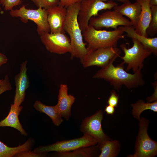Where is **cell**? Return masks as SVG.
Listing matches in <instances>:
<instances>
[{
    "label": "cell",
    "mask_w": 157,
    "mask_h": 157,
    "mask_svg": "<svg viewBox=\"0 0 157 157\" xmlns=\"http://www.w3.org/2000/svg\"><path fill=\"white\" fill-rule=\"evenodd\" d=\"M115 59L110 60L105 67L98 71L93 78L103 79L110 83L114 88L119 90L122 85L128 88H135L144 83L141 71L134 74L128 73L121 64L115 66L113 62Z\"/></svg>",
    "instance_id": "6da1fadb"
},
{
    "label": "cell",
    "mask_w": 157,
    "mask_h": 157,
    "mask_svg": "<svg viewBox=\"0 0 157 157\" xmlns=\"http://www.w3.org/2000/svg\"><path fill=\"white\" fill-rule=\"evenodd\" d=\"M80 2L67 8L64 30L69 35L71 46V58H79L81 61L87 53L86 43L83 41L82 31L78 20Z\"/></svg>",
    "instance_id": "7a4b0ae2"
},
{
    "label": "cell",
    "mask_w": 157,
    "mask_h": 157,
    "mask_svg": "<svg viewBox=\"0 0 157 157\" xmlns=\"http://www.w3.org/2000/svg\"><path fill=\"white\" fill-rule=\"evenodd\" d=\"M122 26L112 31L97 30L89 25L82 32V35L90 49L116 47L117 42L124 38Z\"/></svg>",
    "instance_id": "3957f363"
},
{
    "label": "cell",
    "mask_w": 157,
    "mask_h": 157,
    "mask_svg": "<svg viewBox=\"0 0 157 157\" xmlns=\"http://www.w3.org/2000/svg\"><path fill=\"white\" fill-rule=\"evenodd\" d=\"M132 39L133 45L131 47L128 49L125 44L120 45L124 55L123 57H120L123 60L121 64H127L126 71L132 69L134 73L141 71L144 65L143 62L144 59L152 53L137 39Z\"/></svg>",
    "instance_id": "277c9868"
},
{
    "label": "cell",
    "mask_w": 157,
    "mask_h": 157,
    "mask_svg": "<svg viewBox=\"0 0 157 157\" xmlns=\"http://www.w3.org/2000/svg\"><path fill=\"white\" fill-rule=\"evenodd\" d=\"M10 14L13 17H19L24 23H27L29 20L33 21L37 25V32L40 36L50 32L47 13L44 8H39L36 9H28L25 6L23 5L18 9L10 10Z\"/></svg>",
    "instance_id": "5b68a950"
},
{
    "label": "cell",
    "mask_w": 157,
    "mask_h": 157,
    "mask_svg": "<svg viewBox=\"0 0 157 157\" xmlns=\"http://www.w3.org/2000/svg\"><path fill=\"white\" fill-rule=\"evenodd\" d=\"M117 4L111 0L105 2L101 0H82L80 2L78 20L82 32L88 26L91 18L98 16L99 11L110 10Z\"/></svg>",
    "instance_id": "8992f818"
},
{
    "label": "cell",
    "mask_w": 157,
    "mask_h": 157,
    "mask_svg": "<svg viewBox=\"0 0 157 157\" xmlns=\"http://www.w3.org/2000/svg\"><path fill=\"white\" fill-rule=\"evenodd\" d=\"M139 128L134 153L128 157H152L157 153V142L151 139L147 133L149 120L144 118L139 119Z\"/></svg>",
    "instance_id": "52a82bcc"
},
{
    "label": "cell",
    "mask_w": 157,
    "mask_h": 157,
    "mask_svg": "<svg viewBox=\"0 0 157 157\" xmlns=\"http://www.w3.org/2000/svg\"><path fill=\"white\" fill-rule=\"evenodd\" d=\"M98 141L92 136L85 134L77 138L58 141L52 144L41 147L35 150V153L55 151L57 152L71 151L84 147L95 145Z\"/></svg>",
    "instance_id": "ba28073f"
},
{
    "label": "cell",
    "mask_w": 157,
    "mask_h": 157,
    "mask_svg": "<svg viewBox=\"0 0 157 157\" xmlns=\"http://www.w3.org/2000/svg\"><path fill=\"white\" fill-rule=\"evenodd\" d=\"M88 49L87 53L81 61L85 68L92 66L103 68L112 59L120 57L121 53L120 50L116 47Z\"/></svg>",
    "instance_id": "9c48e42d"
},
{
    "label": "cell",
    "mask_w": 157,
    "mask_h": 157,
    "mask_svg": "<svg viewBox=\"0 0 157 157\" xmlns=\"http://www.w3.org/2000/svg\"><path fill=\"white\" fill-rule=\"evenodd\" d=\"M89 25L97 30L110 28L116 29L120 26H133L129 20L114 10L107 11L96 17H92Z\"/></svg>",
    "instance_id": "30bf717a"
},
{
    "label": "cell",
    "mask_w": 157,
    "mask_h": 157,
    "mask_svg": "<svg viewBox=\"0 0 157 157\" xmlns=\"http://www.w3.org/2000/svg\"><path fill=\"white\" fill-rule=\"evenodd\" d=\"M40 37L41 42L49 52L58 54L71 52L70 40L65 33H49Z\"/></svg>",
    "instance_id": "8fae6325"
},
{
    "label": "cell",
    "mask_w": 157,
    "mask_h": 157,
    "mask_svg": "<svg viewBox=\"0 0 157 157\" xmlns=\"http://www.w3.org/2000/svg\"><path fill=\"white\" fill-rule=\"evenodd\" d=\"M103 117V112L101 110H99L92 116L85 119L81 125V130L84 134L94 137L98 143L109 139L101 127Z\"/></svg>",
    "instance_id": "7c38bea8"
},
{
    "label": "cell",
    "mask_w": 157,
    "mask_h": 157,
    "mask_svg": "<svg viewBox=\"0 0 157 157\" xmlns=\"http://www.w3.org/2000/svg\"><path fill=\"white\" fill-rule=\"evenodd\" d=\"M47 21L51 33H65L64 26L67 15V8L58 5L46 9Z\"/></svg>",
    "instance_id": "4fadbf2b"
},
{
    "label": "cell",
    "mask_w": 157,
    "mask_h": 157,
    "mask_svg": "<svg viewBox=\"0 0 157 157\" xmlns=\"http://www.w3.org/2000/svg\"><path fill=\"white\" fill-rule=\"evenodd\" d=\"M27 61L20 65V72L15 77L16 87L14 104L20 106L25 99V92L29 86V80L27 74Z\"/></svg>",
    "instance_id": "5bb4252c"
},
{
    "label": "cell",
    "mask_w": 157,
    "mask_h": 157,
    "mask_svg": "<svg viewBox=\"0 0 157 157\" xmlns=\"http://www.w3.org/2000/svg\"><path fill=\"white\" fill-rule=\"evenodd\" d=\"M58 101L56 105L62 117L68 120L71 115V108L74 102L75 98L68 94V87L65 84L60 86L58 97Z\"/></svg>",
    "instance_id": "9a60e30c"
},
{
    "label": "cell",
    "mask_w": 157,
    "mask_h": 157,
    "mask_svg": "<svg viewBox=\"0 0 157 157\" xmlns=\"http://www.w3.org/2000/svg\"><path fill=\"white\" fill-rule=\"evenodd\" d=\"M140 4L141 11L138 23L135 30L138 34L148 37L146 33L151 18L150 0H135Z\"/></svg>",
    "instance_id": "2e32d148"
},
{
    "label": "cell",
    "mask_w": 157,
    "mask_h": 157,
    "mask_svg": "<svg viewBox=\"0 0 157 157\" xmlns=\"http://www.w3.org/2000/svg\"><path fill=\"white\" fill-rule=\"evenodd\" d=\"M113 8L114 10L129 18L133 26L135 28L138 23L141 11L140 5L138 1L133 3L130 1L123 3Z\"/></svg>",
    "instance_id": "e0dca14e"
},
{
    "label": "cell",
    "mask_w": 157,
    "mask_h": 157,
    "mask_svg": "<svg viewBox=\"0 0 157 157\" xmlns=\"http://www.w3.org/2000/svg\"><path fill=\"white\" fill-rule=\"evenodd\" d=\"M22 109V107L14 104H11L9 112L7 116L0 122V127L9 126L14 128L24 135L27 134L23 129L18 118V115Z\"/></svg>",
    "instance_id": "ac0fdd59"
},
{
    "label": "cell",
    "mask_w": 157,
    "mask_h": 157,
    "mask_svg": "<svg viewBox=\"0 0 157 157\" xmlns=\"http://www.w3.org/2000/svg\"><path fill=\"white\" fill-rule=\"evenodd\" d=\"M127 37L135 38L139 41L145 47L149 49L156 56L157 55V37L149 38L137 33L133 26H122Z\"/></svg>",
    "instance_id": "d6986e66"
},
{
    "label": "cell",
    "mask_w": 157,
    "mask_h": 157,
    "mask_svg": "<svg viewBox=\"0 0 157 157\" xmlns=\"http://www.w3.org/2000/svg\"><path fill=\"white\" fill-rule=\"evenodd\" d=\"M33 107L37 110L48 115L55 126H59L63 122V119L56 105L53 106H47L37 100L35 102Z\"/></svg>",
    "instance_id": "ffe728a7"
},
{
    "label": "cell",
    "mask_w": 157,
    "mask_h": 157,
    "mask_svg": "<svg viewBox=\"0 0 157 157\" xmlns=\"http://www.w3.org/2000/svg\"><path fill=\"white\" fill-rule=\"evenodd\" d=\"M99 148L101 151L99 157H115L119 153L120 144L117 140H104L98 143Z\"/></svg>",
    "instance_id": "44dd1931"
},
{
    "label": "cell",
    "mask_w": 157,
    "mask_h": 157,
    "mask_svg": "<svg viewBox=\"0 0 157 157\" xmlns=\"http://www.w3.org/2000/svg\"><path fill=\"white\" fill-rule=\"evenodd\" d=\"M31 142L28 140L22 145L15 147H10L0 141V157H11L17 154L29 151Z\"/></svg>",
    "instance_id": "7402d4cb"
},
{
    "label": "cell",
    "mask_w": 157,
    "mask_h": 157,
    "mask_svg": "<svg viewBox=\"0 0 157 157\" xmlns=\"http://www.w3.org/2000/svg\"><path fill=\"white\" fill-rule=\"evenodd\" d=\"M98 145L82 147L75 150L66 152H57V156L60 157H91L95 155Z\"/></svg>",
    "instance_id": "603a6c76"
},
{
    "label": "cell",
    "mask_w": 157,
    "mask_h": 157,
    "mask_svg": "<svg viewBox=\"0 0 157 157\" xmlns=\"http://www.w3.org/2000/svg\"><path fill=\"white\" fill-rule=\"evenodd\" d=\"M132 114L134 117L139 120L141 113L144 110H150L157 112V101L152 103H145L142 100H139L137 102L132 104Z\"/></svg>",
    "instance_id": "cb8c5ba5"
},
{
    "label": "cell",
    "mask_w": 157,
    "mask_h": 157,
    "mask_svg": "<svg viewBox=\"0 0 157 157\" xmlns=\"http://www.w3.org/2000/svg\"><path fill=\"white\" fill-rule=\"evenodd\" d=\"M151 18L146 30L147 35L153 36L157 33V6L151 7Z\"/></svg>",
    "instance_id": "d4e9b609"
},
{
    "label": "cell",
    "mask_w": 157,
    "mask_h": 157,
    "mask_svg": "<svg viewBox=\"0 0 157 157\" xmlns=\"http://www.w3.org/2000/svg\"><path fill=\"white\" fill-rule=\"evenodd\" d=\"M38 8L46 9L59 4V0H31Z\"/></svg>",
    "instance_id": "484cf974"
},
{
    "label": "cell",
    "mask_w": 157,
    "mask_h": 157,
    "mask_svg": "<svg viewBox=\"0 0 157 157\" xmlns=\"http://www.w3.org/2000/svg\"><path fill=\"white\" fill-rule=\"evenodd\" d=\"M0 2L5 10H11L14 7L21 4L22 0H0Z\"/></svg>",
    "instance_id": "4316f807"
},
{
    "label": "cell",
    "mask_w": 157,
    "mask_h": 157,
    "mask_svg": "<svg viewBox=\"0 0 157 157\" xmlns=\"http://www.w3.org/2000/svg\"><path fill=\"white\" fill-rule=\"evenodd\" d=\"M119 100V95L116 93L115 90H112L107 101L108 105L114 107H117L118 104Z\"/></svg>",
    "instance_id": "83f0119b"
},
{
    "label": "cell",
    "mask_w": 157,
    "mask_h": 157,
    "mask_svg": "<svg viewBox=\"0 0 157 157\" xmlns=\"http://www.w3.org/2000/svg\"><path fill=\"white\" fill-rule=\"evenodd\" d=\"M82 0H59V5L67 8L75 3L80 2Z\"/></svg>",
    "instance_id": "f1b7e54d"
},
{
    "label": "cell",
    "mask_w": 157,
    "mask_h": 157,
    "mask_svg": "<svg viewBox=\"0 0 157 157\" xmlns=\"http://www.w3.org/2000/svg\"><path fill=\"white\" fill-rule=\"evenodd\" d=\"M42 153H37V154L33 153L31 152L28 151L23 152L19 153L16 156H43V155H41Z\"/></svg>",
    "instance_id": "f546056e"
},
{
    "label": "cell",
    "mask_w": 157,
    "mask_h": 157,
    "mask_svg": "<svg viewBox=\"0 0 157 157\" xmlns=\"http://www.w3.org/2000/svg\"><path fill=\"white\" fill-rule=\"evenodd\" d=\"M115 111V107L111 106L108 105L105 107V111L108 115H112L114 114Z\"/></svg>",
    "instance_id": "4dcf8cb0"
},
{
    "label": "cell",
    "mask_w": 157,
    "mask_h": 157,
    "mask_svg": "<svg viewBox=\"0 0 157 157\" xmlns=\"http://www.w3.org/2000/svg\"><path fill=\"white\" fill-rule=\"evenodd\" d=\"M8 59L6 56L4 54L0 53V67L6 63Z\"/></svg>",
    "instance_id": "1f68e13d"
},
{
    "label": "cell",
    "mask_w": 157,
    "mask_h": 157,
    "mask_svg": "<svg viewBox=\"0 0 157 157\" xmlns=\"http://www.w3.org/2000/svg\"><path fill=\"white\" fill-rule=\"evenodd\" d=\"M150 5L151 7L154 6H157V0H150Z\"/></svg>",
    "instance_id": "d6a6232c"
},
{
    "label": "cell",
    "mask_w": 157,
    "mask_h": 157,
    "mask_svg": "<svg viewBox=\"0 0 157 157\" xmlns=\"http://www.w3.org/2000/svg\"><path fill=\"white\" fill-rule=\"evenodd\" d=\"M101 0L104 2H105L107 1H108V0L110 1V0ZM116 0L118 1H119L121 2H122L123 3H125L129 2L130 1L129 0Z\"/></svg>",
    "instance_id": "836d02e7"
},
{
    "label": "cell",
    "mask_w": 157,
    "mask_h": 157,
    "mask_svg": "<svg viewBox=\"0 0 157 157\" xmlns=\"http://www.w3.org/2000/svg\"><path fill=\"white\" fill-rule=\"evenodd\" d=\"M3 81V79H0V87L2 84Z\"/></svg>",
    "instance_id": "e575fe53"
},
{
    "label": "cell",
    "mask_w": 157,
    "mask_h": 157,
    "mask_svg": "<svg viewBox=\"0 0 157 157\" xmlns=\"http://www.w3.org/2000/svg\"><path fill=\"white\" fill-rule=\"evenodd\" d=\"M1 5V4L0 2V12H1V7L0 6Z\"/></svg>",
    "instance_id": "d590c367"
}]
</instances>
